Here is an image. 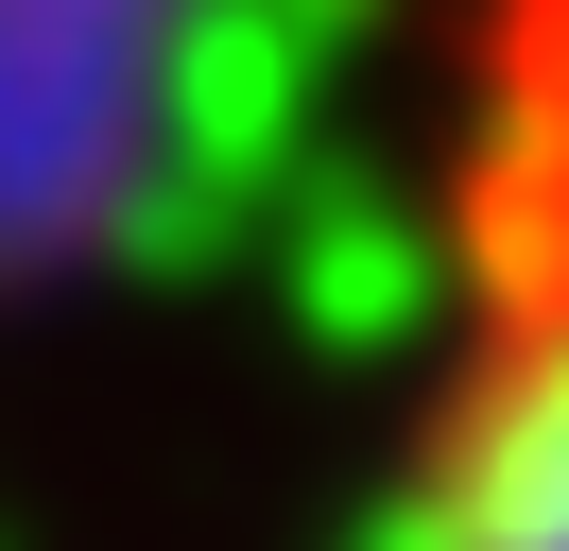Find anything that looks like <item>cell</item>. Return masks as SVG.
<instances>
[{
    "label": "cell",
    "instance_id": "2",
    "mask_svg": "<svg viewBox=\"0 0 569 551\" xmlns=\"http://www.w3.org/2000/svg\"><path fill=\"white\" fill-rule=\"evenodd\" d=\"M208 69V0H0V310L104 259Z\"/></svg>",
    "mask_w": 569,
    "mask_h": 551
},
{
    "label": "cell",
    "instance_id": "1",
    "mask_svg": "<svg viewBox=\"0 0 569 551\" xmlns=\"http://www.w3.org/2000/svg\"><path fill=\"white\" fill-rule=\"evenodd\" d=\"M397 551H569V0H466Z\"/></svg>",
    "mask_w": 569,
    "mask_h": 551
}]
</instances>
